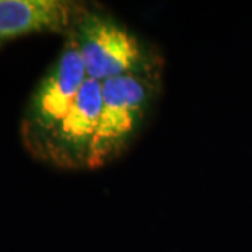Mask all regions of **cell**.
Here are the masks:
<instances>
[{
  "label": "cell",
  "mask_w": 252,
  "mask_h": 252,
  "mask_svg": "<svg viewBox=\"0 0 252 252\" xmlns=\"http://www.w3.org/2000/svg\"><path fill=\"white\" fill-rule=\"evenodd\" d=\"M154 95L149 73L102 81V104L87 168H98L122 153L136 135Z\"/></svg>",
  "instance_id": "cell-1"
},
{
  "label": "cell",
  "mask_w": 252,
  "mask_h": 252,
  "mask_svg": "<svg viewBox=\"0 0 252 252\" xmlns=\"http://www.w3.org/2000/svg\"><path fill=\"white\" fill-rule=\"evenodd\" d=\"M69 35L79 48L90 79L102 83L126 74L150 72V63L139 39L108 16L87 10Z\"/></svg>",
  "instance_id": "cell-2"
},
{
  "label": "cell",
  "mask_w": 252,
  "mask_h": 252,
  "mask_svg": "<svg viewBox=\"0 0 252 252\" xmlns=\"http://www.w3.org/2000/svg\"><path fill=\"white\" fill-rule=\"evenodd\" d=\"M86 79L79 48L69 35L59 58L39 81L24 111L21 137L28 152L67 115Z\"/></svg>",
  "instance_id": "cell-3"
},
{
  "label": "cell",
  "mask_w": 252,
  "mask_h": 252,
  "mask_svg": "<svg viewBox=\"0 0 252 252\" xmlns=\"http://www.w3.org/2000/svg\"><path fill=\"white\" fill-rule=\"evenodd\" d=\"M101 104L102 83L87 77L67 115L30 152L61 168H87Z\"/></svg>",
  "instance_id": "cell-4"
},
{
  "label": "cell",
  "mask_w": 252,
  "mask_h": 252,
  "mask_svg": "<svg viewBox=\"0 0 252 252\" xmlns=\"http://www.w3.org/2000/svg\"><path fill=\"white\" fill-rule=\"evenodd\" d=\"M86 11L67 0H0V45L36 32L70 34Z\"/></svg>",
  "instance_id": "cell-5"
}]
</instances>
